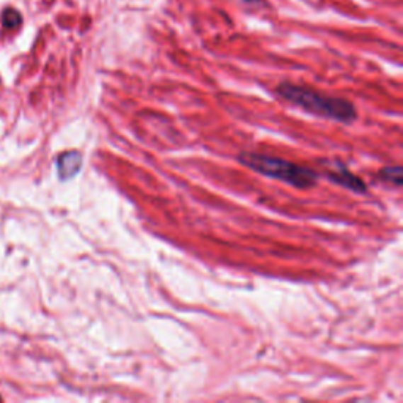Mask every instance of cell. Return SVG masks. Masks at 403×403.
Returning a JSON list of instances; mask_svg holds the SVG:
<instances>
[{
    "instance_id": "7a4b0ae2",
    "label": "cell",
    "mask_w": 403,
    "mask_h": 403,
    "mask_svg": "<svg viewBox=\"0 0 403 403\" xmlns=\"http://www.w3.org/2000/svg\"><path fill=\"white\" fill-rule=\"evenodd\" d=\"M238 159L243 166L252 169V171L263 174L270 176V178L280 180L287 183V185H292L300 189L312 188L318 180V175L312 169L296 166L293 162H288L280 158L265 157V154L257 153H242Z\"/></svg>"
},
{
    "instance_id": "277c9868",
    "label": "cell",
    "mask_w": 403,
    "mask_h": 403,
    "mask_svg": "<svg viewBox=\"0 0 403 403\" xmlns=\"http://www.w3.org/2000/svg\"><path fill=\"white\" fill-rule=\"evenodd\" d=\"M82 164V157L77 152H68L63 153L57 159V169H59V175L62 176L63 180L72 178L73 175H76L79 172Z\"/></svg>"
},
{
    "instance_id": "5b68a950",
    "label": "cell",
    "mask_w": 403,
    "mask_h": 403,
    "mask_svg": "<svg viewBox=\"0 0 403 403\" xmlns=\"http://www.w3.org/2000/svg\"><path fill=\"white\" fill-rule=\"evenodd\" d=\"M2 23L6 29H16V27L21 24V15L16 10L6 8L2 15Z\"/></svg>"
},
{
    "instance_id": "8992f818",
    "label": "cell",
    "mask_w": 403,
    "mask_h": 403,
    "mask_svg": "<svg viewBox=\"0 0 403 403\" xmlns=\"http://www.w3.org/2000/svg\"><path fill=\"white\" fill-rule=\"evenodd\" d=\"M381 178L386 181H391L394 185L400 186L402 185V169L399 166L395 167H386L383 172H381Z\"/></svg>"
},
{
    "instance_id": "3957f363",
    "label": "cell",
    "mask_w": 403,
    "mask_h": 403,
    "mask_svg": "<svg viewBox=\"0 0 403 403\" xmlns=\"http://www.w3.org/2000/svg\"><path fill=\"white\" fill-rule=\"evenodd\" d=\"M328 176L332 181L337 183V185L350 189V191H353V193L364 194L367 191L365 183L363 180H359L358 176L353 175L350 171H346L342 164H336L334 169L328 172Z\"/></svg>"
},
{
    "instance_id": "52a82bcc",
    "label": "cell",
    "mask_w": 403,
    "mask_h": 403,
    "mask_svg": "<svg viewBox=\"0 0 403 403\" xmlns=\"http://www.w3.org/2000/svg\"><path fill=\"white\" fill-rule=\"evenodd\" d=\"M246 2H257V0H246Z\"/></svg>"
},
{
    "instance_id": "6da1fadb",
    "label": "cell",
    "mask_w": 403,
    "mask_h": 403,
    "mask_svg": "<svg viewBox=\"0 0 403 403\" xmlns=\"http://www.w3.org/2000/svg\"><path fill=\"white\" fill-rule=\"evenodd\" d=\"M278 93L284 100L318 117L331 118L342 123H348L356 117V109L351 103L341 100V98L327 96L314 90L293 86V84H280Z\"/></svg>"
}]
</instances>
